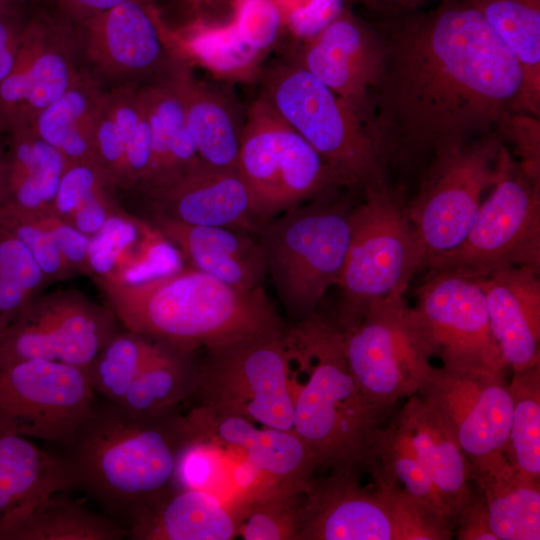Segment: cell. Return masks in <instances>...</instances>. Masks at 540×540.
<instances>
[{
	"label": "cell",
	"instance_id": "cell-1",
	"mask_svg": "<svg viewBox=\"0 0 540 540\" xmlns=\"http://www.w3.org/2000/svg\"><path fill=\"white\" fill-rule=\"evenodd\" d=\"M374 24L384 59L370 130L385 166L408 169L498 133L519 112L520 65L471 0H441Z\"/></svg>",
	"mask_w": 540,
	"mask_h": 540
},
{
	"label": "cell",
	"instance_id": "cell-2",
	"mask_svg": "<svg viewBox=\"0 0 540 540\" xmlns=\"http://www.w3.org/2000/svg\"><path fill=\"white\" fill-rule=\"evenodd\" d=\"M99 287L128 331L187 354L285 329L262 287L239 289L193 267Z\"/></svg>",
	"mask_w": 540,
	"mask_h": 540
},
{
	"label": "cell",
	"instance_id": "cell-3",
	"mask_svg": "<svg viewBox=\"0 0 540 540\" xmlns=\"http://www.w3.org/2000/svg\"><path fill=\"white\" fill-rule=\"evenodd\" d=\"M293 359L307 376L294 384L293 431L317 469L369 472L380 428L389 419L367 400L353 378L342 331L316 312L288 331Z\"/></svg>",
	"mask_w": 540,
	"mask_h": 540
},
{
	"label": "cell",
	"instance_id": "cell-4",
	"mask_svg": "<svg viewBox=\"0 0 540 540\" xmlns=\"http://www.w3.org/2000/svg\"><path fill=\"white\" fill-rule=\"evenodd\" d=\"M183 421L174 413L138 418L111 402L94 406L71 443L76 484L109 508L136 513L170 491Z\"/></svg>",
	"mask_w": 540,
	"mask_h": 540
},
{
	"label": "cell",
	"instance_id": "cell-5",
	"mask_svg": "<svg viewBox=\"0 0 540 540\" xmlns=\"http://www.w3.org/2000/svg\"><path fill=\"white\" fill-rule=\"evenodd\" d=\"M260 97L319 154L340 187L364 193L389 186L370 125L349 102L286 60L262 76Z\"/></svg>",
	"mask_w": 540,
	"mask_h": 540
},
{
	"label": "cell",
	"instance_id": "cell-6",
	"mask_svg": "<svg viewBox=\"0 0 540 540\" xmlns=\"http://www.w3.org/2000/svg\"><path fill=\"white\" fill-rule=\"evenodd\" d=\"M350 197L336 191L291 208L255 234L283 306L301 319L340 280L351 236Z\"/></svg>",
	"mask_w": 540,
	"mask_h": 540
},
{
	"label": "cell",
	"instance_id": "cell-7",
	"mask_svg": "<svg viewBox=\"0 0 540 540\" xmlns=\"http://www.w3.org/2000/svg\"><path fill=\"white\" fill-rule=\"evenodd\" d=\"M423 255L407 212L402 189L390 185L364 193L353 208L347 257L338 282V328L356 324L376 304L406 289Z\"/></svg>",
	"mask_w": 540,
	"mask_h": 540
},
{
	"label": "cell",
	"instance_id": "cell-8",
	"mask_svg": "<svg viewBox=\"0 0 540 540\" xmlns=\"http://www.w3.org/2000/svg\"><path fill=\"white\" fill-rule=\"evenodd\" d=\"M206 350L195 392L201 406L265 427L293 430L294 375L288 330Z\"/></svg>",
	"mask_w": 540,
	"mask_h": 540
},
{
	"label": "cell",
	"instance_id": "cell-9",
	"mask_svg": "<svg viewBox=\"0 0 540 540\" xmlns=\"http://www.w3.org/2000/svg\"><path fill=\"white\" fill-rule=\"evenodd\" d=\"M360 476L330 471L313 479L296 540H448L454 535L398 488L378 481L362 487Z\"/></svg>",
	"mask_w": 540,
	"mask_h": 540
},
{
	"label": "cell",
	"instance_id": "cell-10",
	"mask_svg": "<svg viewBox=\"0 0 540 540\" xmlns=\"http://www.w3.org/2000/svg\"><path fill=\"white\" fill-rule=\"evenodd\" d=\"M512 157L499 133L477 137L435 155L407 212L427 262L457 247L468 233L482 196Z\"/></svg>",
	"mask_w": 540,
	"mask_h": 540
},
{
	"label": "cell",
	"instance_id": "cell-11",
	"mask_svg": "<svg viewBox=\"0 0 540 540\" xmlns=\"http://www.w3.org/2000/svg\"><path fill=\"white\" fill-rule=\"evenodd\" d=\"M237 170L261 225L340 187L312 146L260 96L246 113Z\"/></svg>",
	"mask_w": 540,
	"mask_h": 540
},
{
	"label": "cell",
	"instance_id": "cell-12",
	"mask_svg": "<svg viewBox=\"0 0 540 540\" xmlns=\"http://www.w3.org/2000/svg\"><path fill=\"white\" fill-rule=\"evenodd\" d=\"M512 266L540 270V180L513 157L463 241L431 258L425 269L479 279Z\"/></svg>",
	"mask_w": 540,
	"mask_h": 540
},
{
	"label": "cell",
	"instance_id": "cell-13",
	"mask_svg": "<svg viewBox=\"0 0 540 540\" xmlns=\"http://www.w3.org/2000/svg\"><path fill=\"white\" fill-rule=\"evenodd\" d=\"M404 294L371 307L341 330L349 370L367 400L390 418L400 401L418 393L432 365L408 317Z\"/></svg>",
	"mask_w": 540,
	"mask_h": 540
},
{
	"label": "cell",
	"instance_id": "cell-14",
	"mask_svg": "<svg viewBox=\"0 0 540 540\" xmlns=\"http://www.w3.org/2000/svg\"><path fill=\"white\" fill-rule=\"evenodd\" d=\"M408 317L427 355L456 370L506 371L476 279L428 271Z\"/></svg>",
	"mask_w": 540,
	"mask_h": 540
},
{
	"label": "cell",
	"instance_id": "cell-15",
	"mask_svg": "<svg viewBox=\"0 0 540 540\" xmlns=\"http://www.w3.org/2000/svg\"><path fill=\"white\" fill-rule=\"evenodd\" d=\"M117 318L74 289L37 295L0 334V364L43 359L86 369L118 333Z\"/></svg>",
	"mask_w": 540,
	"mask_h": 540
},
{
	"label": "cell",
	"instance_id": "cell-16",
	"mask_svg": "<svg viewBox=\"0 0 540 540\" xmlns=\"http://www.w3.org/2000/svg\"><path fill=\"white\" fill-rule=\"evenodd\" d=\"M93 408L86 369L43 359L0 364V426L15 434L71 445Z\"/></svg>",
	"mask_w": 540,
	"mask_h": 540
},
{
	"label": "cell",
	"instance_id": "cell-17",
	"mask_svg": "<svg viewBox=\"0 0 540 540\" xmlns=\"http://www.w3.org/2000/svg\"><path fill=\"white\" fill-rule=\"evenodd\" d=\"M76 26L84 67L105 87H141L169 75L183 58L150 0H128Z\"/></svg>",
	"mask_w": 540,
	"mask_h": 540
},
{
	"label": "cell",
	"instance_id": "cell-18",
	"mask_svg": "<svg viewBox=\"0 0 540 540\" xmlns=\"http://www.w3.org/2000/svg\"><path fill=\"white\" fill-rule=\"evenodd\" d=\"M83 69L77 26L55 10L30 15L14 66L0 85V133L29 126Z\"/></svg>",
	"mask_w": 540,
	"mask_h": 540
},
{
	"label": "cell",
	"instance_id": "cell-19",
	"mask_svg": "<svg viewBox=\"0 0 540 540\" xmlns=\"http://www.w3.org/2000/svg\"><path fill=\"white\" fill-rule=\"evenodd\" d=\"M417 395L440 417L471 463L505 451L512 416L506 371L432 366Z\"/></svg>",
	"mask_w": 540,
	"mask_h": 540
},
{
	"label": "cell",
	"instance_id": "cell-20",
	"mask_svg": "<svg viewBox=\"0 0 540 540\" xmlns=\"http://www.w3.org/2000/svg\"><path fill=\"white\" fill-rule=\"evenodd\" d=\"M383 59L384 44L376 25L362 20L348 8H343L316 34L305 38L291 58L352 104L370 127L371 94L379 81Z\"/></svg>",
	"mask_w": 540,
	"mask_h": 540
},
{
	"label": "cell",
	"instance_id": "cell-21",
	"mask_svg": "<svg viewBox=\"0 0 540 540\" xmlns=\"http://www.w3.org/2000/svg\"><path fill=\"white\" fill-rule=\"evenodd\" d=\"M185 418L188 430L242 452L272 485L309 483L315 459L293 430L262 426L199 405Z\"/></svg>",
	"mask_w": 540,
	"mask_h": 540
},
{
	"label": "cell",
	"instance_id": "cell-22",
	"mask_svg": "<svg viewBox=\"0 0 540 540\" xmlns=\"http://www.w3.org/2000/svg\"><path fill=\"white\" fill-rule=\"evenodd\" d=\"M144 196L154 214L181 223L226 227L253 235L262 226L237 169L203 163L173 185Z\"/></svg>",
	"mask_w": 540,
	"mask_h": 540
},
{
	"label": "cell",
	"instance_id": "cell-23",
	"mask_svg": "<svg viewBox=\"0 0 540 540\" xmlns=\"http://www.w3.org/2000/svg\"><path fill=\"white\" fill-rule=\"evenodd\" d=\"M476 280L483 291L491 331L506 366L520 371L539 364V270L512 266Z\"/></svg>",
	"mask_w": 540,
	"mask_h": 540
},
{
	"label": "cell",
	"instance_id": "cell-24",
	"mask_svg": "<svg viewBox=\"0 0 540 540\" xmlns=\"http://www.w3.org/2000/svg\"><path fill=\"white\" fill-rule=\"evenodd\" d=\"M152 225L121 207L92 235L88 246L89 278L99 285H135L174 272L176 248Z\"/></svg>",
	"mask_w": 540,
	"mask_h": 540
},
{
	"label": "cell",
	"instance_id": "cell-25",
	"mask_svg": "<svg viewBox=\"0 0 540 540\" xmlns=\"http://www.w3.org/2000/svg\"><path fill=\"white\" fill-rule=\"evenodd\" d=\"M387 424L432 479L455 520L472 494V464L435 411L417 394Z\"/></svg>",
	"mask_w": 540,
	"mask_h": 540
},
{
	"label": "cell",
	"instance_id": "cell-26",
	"mask_svg": "<svg viewBox=\"0 0 540 540\" xmlns=\"http://www.w3.org/2000/svg\"><path fill=\"white\" fill-rule=\"evenodd\" d=\"M138 88H106L95 125V160L121 190L138 191L150 165L151 129Z\"/></svg>",
	"mask_w": 540,
	"mask_h": 540
},
{
	"label": "cell",
	"instance_id": "cell-27",
	"mask_svg": "<svg viewBox=\"0 0 540 540\" xmlns=\"http://www.w3.org/2000/svg\"><path fill=\"white\" fill-rule=\"evenodd\" d=\"M152 225L191 267L233 287H262L267 275L262 249L253 234L215 226L181 223L154 214Z\"/></svg>",
	"mask_w": 540,
	"mask_h": 540
},
{
	"label": "cell",
	"instance_id": "cell-28",
	"mask_svg": "<svg viewBox=\"0 0 540 540\" xmlns=\"http://www.w3.org/2000/svg\"><path fill=\"white\" fill-rule=\"evenodd\" d=\"M182 58L167 76L139 87L151 129V158L139 192L165 189L198 168L201 161L190 133L178 82Z\"/></svg>",
	"mask_w": 540,
	"mask_h": 540
},
{
	"label": "cell",
	"instance_id": "cell-29",
	"mask_svg": "<svg viewBox=\"0 0 540 540\" xmlns=\"http://www.w3.org/2000/svg\"><path fill=\"white\" fill-rule=\"evenodd\" d=\"M241 514L209 492L174 489L134 513L129 535L138 540H229Z\"/></svg>",
	"mask_w": 540,
	"mask_h": 540
},
{
	"label": "cell",
	"instance_id": "cell-30",
	"mask_svg": "<svg viewBox=\"0 0 540 540\" xmlns=\"http://www.w3.org/2000/svg\"><path fill=\"white\" fill-rule=\"evenodd\" d=\"M497 540L540 539V480L512 464L504 452L473 462Z\"/></svg>",
	"mask_w": 540,
	"mask_h": 540
},
{
	"label": "cell",
	"instance_id": "cell-31",
	"mask_svg": "<svg viewBox=\"0 0 540 540\" xmlns=\"http://www.w3.org/2000/svg\"><path fill=\"white\" fill-rule=\"evenodd\" d=\"M4 135L7 141L1 205L26 211L51 208L69 162L29 126Z\"/></svg>",
	"mask_w": 540,
	"mask_h": 540
},
{
	"label": "cell",
	"instance_id": "cell-32",
	"mask_svg": "<svg viewBox=\"0 0 540 540\" xmlns=\"http://www.w3.org/2000/svg\"><path fill=\"white\" fill-rule=\"evenodd\" d=\"M126 534L60 492L22 503L0 519V540H120Z\"/></svg>",
	"mask_w": 540,
	"mask_h": 540
},
{
	"label": "cell",
	"instance_id": "cell-33",
	"mask_svg": "<svg viewBox=\"0 0 540 540\" xmlns=\"http://www.w3.org/2000/svg\"><path fill=\"white\" fill-rule=\"evenodd\" d=\"M178 82L201 161L213 168L237 169L243 124L230 100L213 86L196 80L186 60L179 67Z\"/></svg>",
	"mask_w": 540,
	"mask_h": 540
},
{
	"label": "cell",
	"instance_id": "cell-34",
	"mask_svg": "<svg viewBox=\"0 0 540 540\" xmlns=\"http://www.w3.org/2000/svg\"><path fill=\"white\" fill-rule=\"evenodd\" d=\"M106 88L84 67L72 86L40 111L29 127L69 163L95 160V125Z\"/></svg>",
	"mask_w": 540,
	"mask_h": 540
},
{
	"label": "cell",
	"instance_id": "cell-35",
	"mask_svg": "<svg viewBox=\"0 0 540 540\" xmlns=\"http://www.w3.org/2000/svg\"><path fill=\"white\" fill-rule=\"evenodd\" d=\"M75 485L69 461L0 426V519L22 503Z\"/></svg>",
	"mask_w": 540,
	"mask_h": 540
},
{
	"label": "cell",
	"instance_id": "cell-36",
	"mask_svg": "<svg viewBox=\"0 0 540 540\" xmlns=\"http://www.w3.org/2000/svg\"><path fill=\"white\" fill-rule=\"evenodd\" d=\"M522 71L519 112L540 118V0H471Z\"/></svg>",
	"mask_w": 540,
	"mask_h": 540
},
{
	"label": "cell",
	"instance_id": "cell-37",
	"mask_svg": "<svg viewBox=\"0 0 540 540\" xmlns=\"http://www.w3.org/2000/svg\"><path fill=\"white\" fill-rule=\"evenodd\" d=\"M190 355L159 343V347L116 404L132 416L159 419L195 394L198 366Z\"/></svg>",
	"mask_w": 540,
	"mask_h": 540
},
{
	"label": "cell",
	"instance_id": "cell-38",
	"mask_svg": "<svg viewBox=\"0 0 540 540\" xmlns=\"http://www.w3.org/2000/svg\"><path fill=\"white\" fill-rule=\"evenodd\" d=\"M512 416L504 451L519 469L540 480V363L513 371Z\"/></svg>",
	"mask_w": 540,
	"mask_h": 540
},
{
	"label": "cell",
	"instance_id": "cell-39",
	"mask_svg": "<svg viewBox=\"0 0 540 540\" xmlns=\"http://www.w3.org/2000/svg\"><path fill=\"white\" fill-rule=\"evenodd\" d=\"M158 347L140 334L119 332L86 368L93 391L118 404Z\"/></svg>",
	"mask_w": 540,
	"mask_h": 540
},
{
	"label": "cell",
	"instance_id": "cell-40",
	"mask_svg": "<svg viewBox=\"0 0 540 540\" xmlns=\"http://www.w3.org/2000/svg\"><path fill=\"white\" fill-rule=\"evenodd\" d=\"M311 481L276 485L254 500L241 518L238 536L244 540H296Z\"/></svg>",
	"mask_w": 540,
	"mask_h": 540
},
{
	"label": "cell",
	"instance_id": "cell-41",
	"mask_svg": "<svg viewBox=\"0 0 540 540\" xmlns=\"http://www.w3.org/2000/svg\"><path fill=\"white\" fill-rule=\"evenodd\" d=\"M48 284L25 245L0 227V313L6 323L15 319Z\"/></svg>",
	"mask_w": 540,
	"mask_h": 540
},
{
	"label": "cell",
	"instance_id": "cell-42",
	"mask_svg": "<svg viewBox=\"0 0 540 540\" xmlns=\"http://www.w3.org/2000/svg\"><path fill=\"white\" fill-rule=\"evenodd\" d=\"M0 227L25 245L49 284L78 276L32 211L1 205Z\"/></svg>",
	"mask_w": 540,
	"mask_h": 540
},
{
	"label": "cell",
	"instance_id": "cell-43",
	"mask_svg": "<svg viewBox=\"0 0 540 540\" xmlns=\"http://www.w3.org/2000/svg\"><path fill=\"white\" fill-rule=\"evenodd\" d=\"M498 133L515 146L518 163L531 177L540 180V121L527 113L515 112L508 116Z\"/></svg>",
	"mask_w": 540,
	"mask_h": 540
},
{
	"label": "cell",
	"instance_id": "cell-44",
	"mask_svg": "<svg viewBox=\"0 0 540 540\" xmlns=\"http://www.w3.org/2000/svg\"><path fill=\"white\" fill-rule=\"evenodd\" d=\"M49 232L61 255L77 275L89 277L88 246L90 237L61 219L51 208L32 211Z\"/></svg>",
	"mask_w": 540,
	"mask_h": 540
},
{
	"label": "cell",
	"instance_id": "cell-45",
	"mask_svg": "<svg viewBox=\"0 0 540 540\" xmlns=\"http://www.w3.org/2000/svg\"><path fill=\"white\" fill-rule=\"evenodd\" d=\"M279 22V13L270 1L244 0L235 28L246 43L258 50L275 38Z\"/></svg>",
	"mask_w": 540,
	"mask_h": 540
},
{
	"label": "cell",
	"instance_id": "cell-46",
	"mask_svg": "<svg viewBox=\"0 0 540 540\" xmlns=\"http://www.w3.org/2000/svg\"><path fill=\"white\" fill-rule=\"evenodd\" d=\"M115 191L112 185L101 188L75 210L67 223L91 237L120 208L114 197Z\"/></svg>",
	"mask_w": 540,
	"mask_h": 540
},
{
	"label": "cell",
	"instance_id": "cell-47",
	"mask_svg": "<svg viewBox=\"0 0 540 540\" xmlns=\"http://www.w3.org/2000/svg\"><path fill=\"white\" fill-rule=\"evenodd\" d=\"M454 535L458 540H497L490 527L484 496L477 486L458 517Z\"/></svg>",
	"mask_w": 540,
	"mask_h": 540
},
{
	"label": "cell",
	"instance_id": "cell-48",
	"mask_svg": "<svg viewBox=\"0 0 540 540\" xmlns=\"http://www.w3.org/2000/svg\"><path fill=\"white\" fill-rule=\"evenodd\" d=\"M28 17L23 11L0 19V85L14 66Z\"/></svg>",
	"mask_w": 540,
	"mask_h": 540
},
{
	"label": "cell",
	"instance_id": "cell-49",
	"mask_svg": "<svg viewBox=\"0 0 540 540\" xmlns=\"http://www.w3.org/2000/svg\"><path fill=\"white\" fill-rule=\"evenodd\" d=\"M342 0H310L291 17L293 29L308 38L327 25L344 7Z\"/></svg>",
	"mask_w": 540,
	"mask_h": 540
},
{
	"label": "cell",
	"instance_id": "cell-50",
	"mask_svg": "<svg viewBox=\"0 0 540 540\" xmlns=\"http://www.w3.org/2000/svg\"><path fill=\"white\" fill-rule=\"evenodd\" d=\"M54 5V10L74 23L81 24L86 20L102 14L128 0H47Z\"/></svg>",
	"mask_w": 540,
	"mask_h": 540
},
{
	"label": "cell",
	"instance_id": "cell-51",
	"mask_svg": "<svg viewBox=\"0 0 540 540\" xmlns=\"http://www.w3.org/2000/svg\"><path fill=\"white\" fill-rule=\"evenodd\" d=\"M363 5L378 20L394 18L419 10L429 0H346Z\"/></svg>",
	"mask_w": 540,
	"mask_h": 540
},
{
	"label": "cell",
	"instance_id": "cell-52",
	"mask_svg": "<svg viewBox=\"0 0 540 540\" xmlns=\"http://www.w3.org/2000/svg\"><path fill=\"white\" fill-rule=\"evenodd\" d=\"M26 0H0V19L23 12Z\"/></svg>",
	"mask_w": 540,
	"mask_h": 540
},
{
	"label": "cell",
	"instance_id": "cell-53",
	"mask_svg": "<svg viewBox=\"0 0 540 540\" xmlns=\"http://www.w3.org/2000/svg\"><path fill=\"white\" fill-rule=\"evenodd\" d=\"M6 325H7V323H6L5 319L2 316V314L0 313V334L3 331V329L5 328Z\"/></svg>",
	"mask_w": 540,
	"mask_h": 540
}]
</instances>
